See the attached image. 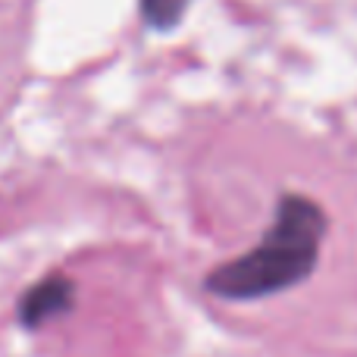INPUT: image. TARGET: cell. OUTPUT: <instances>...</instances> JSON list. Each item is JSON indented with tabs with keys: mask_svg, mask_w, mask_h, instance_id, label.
I'll return each mask as SVG.
<instances>
[{
	"mask_svg": "<svg viewBox=\"0 0 357 357\" xmlns=\"http://www.w3.org/2000/svg\"><path fill=\"white\" fill-rule=\"evenodd\" d=\"M326 210L307 195H282L276 220L266 229L257 248L216 266L204 289L222 301H257L295 289L317 270L326 235Z\"/></svg>",
	"mask_w": 357,
	"mask_h": 357,
	"instance_id": "6da1fadb",
	"label": "cell"
},
{
	"mask_svg": "<svg viewBox=\"0 0 357 357\" xmlns=\"http://www.w3.org/2000/svg\"><path fill=\"white\" fill-rule=\"evenodd\" d=\"M185 13V0H142V16L154 29H169Z\"/></svg>",
	"mask_w": 357,
	"mask_h": 357,
	"instance_id": "3957f363",
	"label": "cell"
},
{
	"mask_svg": "<svg viewBox=\"0 0 357 357\" xmlns=\"http://www.w3.org/2000/svg\"><path fill=\"white\" fill-rule=\"evenodd\" d=\"M73 307H75V282L69 276H63V273H47L19 298L16 314L25 329H38L44 323L56 320V317L69 314Z\"/></svg>",
	"mask_w": 357,
	"mask_h": 357,
	"instance_id": "7a4b0ae2",
	"label": "cell"
}]
</instances>
